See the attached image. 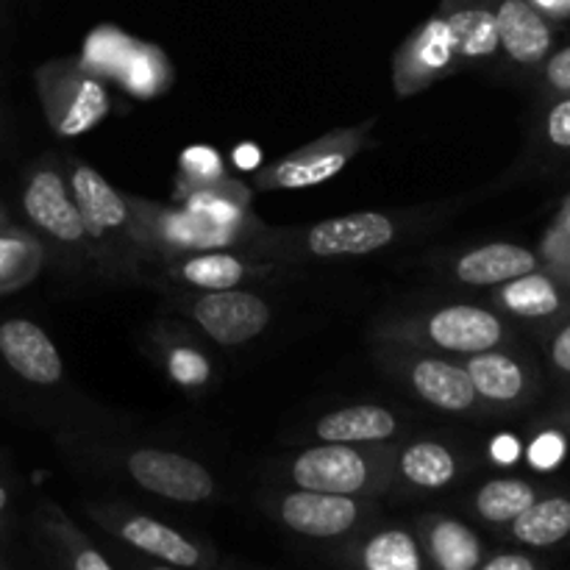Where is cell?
Segmentation results:
<instances>
[{
	"label": "cell",
	"mask_w": 570,
	"mask_h": 570,
	"mask_svg": "<svg viewBox=\"0 0 570 570\" xmlns=\"http://www.w3.org/2000/svg\"><path fill=\"white\" fill-rule=\"evenodd\" d=\"M128 473L134 482L148 493L161 499L181 501V504H200L215 493V479L200 462L176 451L139 449L128 454Z\"/></svg>",
	"instance_id": "6da1fadb"
},
{
	"label": "cell",
	"mask_w": 570,
	"mask_h": 570,
	"mask_svg": "<svg viewBox=\"0 0 570 570\" xmlns=\"http://www.w3.org/2000/svg\"><path fill=\"white\" fill-rule=\"evenodd\" d=\"M193 317L217 345H243L265 332L271 306L248 289L232 287L200 295L193 304Z\"/></svg>",
	"instance_id": "7a4b0ae2"
},
{
	"label": "cell",
	"mask_w": 570,
	"mask_h": 570,
	"mask_svg": "<svg viewBox=\"0 0 570 570\" xmlns=\"http://www.w3.org/2000/svg\"><path fill=\"white\" fill-rule=\"evenodd\" d=\"M289 476L298 490L356 495L371 484V460L354 445L323 443L295 456Z\"/></svg>",
	"instance_id": "3957f363"
},
{
	"label": "cell",
	"mask_w": 570,
	"mask_h": 570,
	"mask_svg": "<svg viewBox=\"0 0 570 570\" xmlns=\"http://www.w3.org/2000/svg\"><path fill=\"white\" fill-rule=\"evenodd\" d=\"M22 209H26L28 220L42 228L56 243L76 245L89 234L76 198L72 193H67L65 178L50 167H39L37 173H31L26 189H22Z\"/></svg>",
	"instance_id": "277c9868"
},
{
	"label": "cell",
	"mask_w": 570,
	"mask_h": 570,
	"mask_svg": "<svg viewBox=\"0 0 570 570\" xmlns=\"http://www.w3.org/2000/svg\"><path fill=\"white\" fill-rule=\"evenodd\" d=\"M395 239V223L379 212H360L323 220L306 232V248L321 259L362 256L387 248Z\"/></svg>",
	"instance_id": "5b68a950"
},
{
	"label": "cell",
	"mask_w": 570,
	"mask_h": 570,
	"mask_svg": "<svg viewBox=\"0 0 570 570\" xmlns=\"http://www.w3.org/2000/svg\"><path fill=\"white\" fill-rule=\"evenodd\" d=\"M0 356L17 376L39 387L61 382V373H65V362L53 340L45 334L42 326L26 317H11L0 323Z\"/></svg>",
	"instance_id": "8992f818"
},
{
	"label": "cell",
	"mask_w": 570,
	"mask_h": 570,
	"mask_svg": "<svg viewBox=\"0 0 570 570\" xmlns=\"http://www.w3.org/2000/svg\"><path fill=\"white\" fill-rule=\"evenodd\" d=\"M499 28V48L521 67H538L554 48V28L549 17L529 0H499L493 9Z\"/></svg>",
	"instance_id": "52a82bcc"
},
{
	"label": "cell",
	"mask_w": 570,
	"mask_h": 570,
	"mask_svg": "<svg viewBox=\"0 0 570 570\" xmlns=\"http://www.w3.org/2000/svg\"><path fill=\"white\" fill-rule=\"evenodd\" d=\"M426 332L438 348L473 356L501 345V340H504V323H501V317L495 312L484 309V306L451 304L429 317Z\"/></svg>",
	"instance_id": "ba28073f"
},
{
	"label": "cell",
	"mask_w": 570,
	"mask_h": 570,
	"mask_svg": "<svg viewBox=\"0 0 570 570\" xmlns=\"http://www.w3.org/2000/svg\"><path fill=\"white\" fill-rule=\"evenodd\" d=\"M278 515H282L284 527L306 534V538H340L356 523L360 504L354 501V495L295 490L282 499Z\"/></svg>",
	"instance_id": "9c48e42d"
},
{
	"label": "cell",
	"mask_w": 570,
	"mask_h": 570,
	"mask_svg": "<svg viewBox=\"0 0 570 570\" xmlns=\"http://www.w3.org/2000/svg\"><path fill=\"white\" fill-rule=\"evenodd\" d=\"M540 259L534 250L512 243H490L482 248H473L456 262V278L473 287H493V284H507L512 278H521L534 273Z\"/></svg>",
	"instance_id": "30bf717a"
},
{
	"label": "cell",
	"mask_w": 570,
	"mask_h": 570,
	"mask_svg": "<svg viewBox=\"0 0 570 570\" xmlns=\"http://www.w3.org/2000/svg\"><path fill=\"white\" fill-rule=\"evenodd\" d=\"M410 382L426 404L443 412H468L479 399L465 367L434 356H423L410 367Z\"/></svg>",
	"instance_id": "8fae6325"
},
{
	"label": "cell",
	"mask_w": 570,
	"mask_h": 570,
	"mask_svg": "<svg viewBox=\"0 0 570 570\" xmlns=\"http://www.w3.org/2000/svg\"><path fill=\"white\" fill-rule=\"evenodd\" d=\"M70 184L78 212H81L83 223H87V232L111 234L128 226V217H131L128 215V204L98 170L78 165L72 170Z\"/></svg>",
	"instance_id": "7c38bea8"
},
{
	"label": "cell",
	"mask_w": 570,
	"mask_h": 570,
	"mask_svg": "<svg viewBox=\"0 0 570 570\" xmlns=\"http://www.w3.org/2000/svg\"><path fill=\"white\" fill-rule=\"evenodd\" d=\"M395 432H399V417L376 404L345 406V410L328 412L317 423V438L323 443H382V440L393 438Z\"/></svg>",
	"instance_id": "4fadbf2b"
},
{
	"label": "cell",
	"mask_w": 570,
	"mask_h": 570,
	"mask_svg": "<svg viewBox=\"0 0 570 570\" xmlns=\"http://www.w3.org/2000/svg\"><path fill=\"white\" fill-rule=\"evenodd\" d=\"M473 390L479 399L495 401V404H515L527 395L529 373L515 356L501 351H482L473 354L465 365Z\"/></svg>",
	"instance_id": "5bb4252c"
},
{
	"label": "cell",
	"mask_w": 570,
	"mask_h": 570,
	"mask_svg": "<svg viewBox=\"0 0 570 570\" xmlns=\"http://www.w3.org/2000/svg\"><path fill=\"white\" fill-rule=\"evenodd\" d=\"M445 37H449L451 56L456 59H488L499 50V28L495 14L488 6H462L443 20Z\"/></svg>",
	"instance_id": "9a60e30c"
},
{
	"label": "cell",
	"mask_w": 570,
	"mask_h": 570,
	"mask_svg": "<svg viewBox=\"0 0 570 570\" xmlns=\"http://www.w3.org/2000/svg\"><path fill=\"white\" fill-rule=\"evenodd\" d=\"M120 538L134 549L156 557V560L170 562L173 568H193L200 562V551L195 549V543H189L176 529L165 527L148 515L128 518L120 527Z\"/></svg>",
	"instance_id": "2e32d148"
},
{
	"label": "cell",
	"mask_w": 570,
	"mask_h": 570,
	"mask_svg": "<svg viewBox=\"0 0 570 570\" xmlns=\"http://www.w3.org/2000/svg\"><path fill=\"white\" fill-rule=\"evenodd\" d=\"M512 534L534 549H546V546L566 540L570 534V499L554 495V499L534 501L512 521Z\"/></svg>",
	"instance_id": "e0dca14e"
},
{
	"label": "cell",
	"mask_w": 570,
	"mask_h": 570,
	"mask_svg": "<svg viewBox=\"0 0 570 570\" xmlns=\"http://www.w3.org/2000/svg\"><path fill=\"white\" fill-rule=\"evenodd\" d=\"M501 304L518 317H529V321H540V317H551L566 306L562 301L560 287H557L554 278H549L546 273H527L521 278H512L507 282V287L501 289Z\"/></svg>",
	"instance_id": "ac0fdd59"
},
{
	"label": "cell",
	"mask_w": 570,
	"mask_h": 570,
	"mask_svg": "<svg viewBox=\"0 0 570 570\" xmlns=\"http://www.w3.org/2000/svg\"><path fill=\"white\" fill-rule=\"evenodd\" d=\"M399 465L406 482L423 490L449 488L456 479V456L443 443H434V440L406 445L401 451Z\"/></svg>",
	"instance_id": "d6986e66"
},
{
	"label": "cell",
	"mask_w": 570,
	"mask_h": 570,
	"mask_svg": "<svg viewBox=\"0 0 570 570\" xmlns=\"http://www.w3.org/2000/svg\"><path fill=\"white\" fill-rule=\"evenodd\" d=\"M432 557L440 570H476L482 562V543L460 521H438L429 534Z\"/></svg>",
	"instance_id": "ffe728a7"
},
{
	"label": "cell",
	"mask_w": 570,
	"mask_h": 570,
	"mask_svg": "<svg viewBox=\"0 0 570 570\" xmlns=\"http://www.w3.org/2000/svg\"><path fill=\"white\" fill-rule=\"evenodd\" d=\"M538 501V490L523 479H493L476 493V510L490 523H512Z\"/></svg>",
	"instance_id": "44dd1931"
},
{
	"label": "cell",
	"mask_w": 570,
	"mask_h": 570,
	"mask_svg": "<svg viewBox=\"0 0 570 570\" xmlns=\"http://www.w3.org/2000/svg\"><path fill=\"white\" fill-rule=\"evenodd\" d=\"M365 570H421V549L404 529H387L367 540L362 551Z\"/></svg>",
	"instance_id": "7402d4cb"
},
{
	"label": "cell",
	"mask_w": 570,
	"mask_h": 570,
	"mask_svg": "<svg viewBox=\"0 0 570 570\" xmlns=\"http://www.w3.org/2000/svg\"><path fill=\"white\" fill-rule=\"evenodd\" d=\"M181 278L193 287L206 289V293H217V289H232L243 284L245 265L243 259L232 254H198L189 256L181 265Z\"/></svg>",
	"instance_id": "603a6c76"
},
{
	"label": "cell",
	"mask_w": 570,
	"mask_h": 570,
	"mask_svg": "<svg viewBox=\"0 0 570 570\" xmlns=\"http://www.w3.org/2000/svg\"><path fill=\"white\" fill-rule=\"evenodd\" d=\"M348 159V150H323V154L309 156V159H293L287 161V165L278 167L276 184H282V187L287 189L315 187V184L328 181V178H334L337 173H343Z\"/></svg>",
	"instance_id": "cb8c5ba5"
},
{
	"label": "cell",
	"mask_w": 570,
	"mask_h": 570,
	"mask_svg": "<svg viewBox=\"0 0 570 570\" xmlns=\"http://www.w3.org/2000/svg\"><path fill=\"white\" fill-rule=\"evenodd\" d=\"M167 367H170L173 382L184 384V387H200L212 373L206 356L193 348H173Z\"/></svg>",
	"instance_id": "d4e9b609"
},
{
	"label": "cell",
	"mask_w": 570,
	"mask_h": 570,
	"mask_svg": "<svg viewBox=\"0 0 570 570\" xmlns=\"http://www.w3.org/2000/svg\"><path fill=\"white\" fill-rule=\"evenodd\" d=\"M543 131L551 148L570 150V95H562V98L551 106L549 115H546Z\"/></svg>",
	"instance_id": "484cf974"
},
{
	"label": "cell",
	"mask_w": 570,
	"mask_h": 570,
	"mask_svg": "<svg viewBox=\"0 0 570 570\" xmlns=\"http://www.w3.org/2000/svg\"><path fill=\"white\" fill-rule=\"evenodd\" d=\"M566 456V438L557 432H546L529 445V460H532L534 468L540 471H549V468H557Z\"/></svg>",
	"instance_id": "4316f807"
},
{
	"label": "cell",
	"mask_w": 570,
	"mask_h": 570,
	"mask_svg": "<svg viewBox=\"0 0 570 570\" xmlns=\"http://www.w3.org/2000/svg\"><path fill=\"white\" fill-rule=\"evenodd\" d=\"M543 76L554 92L570 95V45L549 53V59L543 61Z\"/></svg>",
	"instance_id": "83f0119b"
},
{
	"label": "cell",
	"mask_w": 570,
	"mask_h": 570,
	"mask_svg": "<svg viewBox=\"0 0 570 570\" xmlns=\"http://www.w3.org/2000/svg\"><path fill=\"white\" fill-rule=\"evenodd\" d=\"M549 356H551V365H554L557 371L570 376V321L554 334V340H551Z\"/></svg>",
	"instance_id": "f1b7e54d"
},
{
	"label": "cell",
	"mask_w": 570,
	"mask_h": 570,
	"mask_svg": "<svg viewBox=\"0 0 570 570\" xmlns=\"http://www.w3.org/2000/svg\"><path fill=\"white\" fill-rule=\"evenodd\" d=\"M482 570H538L534 562L523 554H501L493 557Z\"/></svg>",
	"instance_id": "f546056e"
},
{
	"label": "cell",
	"mask_w": 570,
	"mask_h": 570,
	"mask_svg": "<svg viewBox=\"0 0 570 570\" xmlns=\"http://www.w3.org/2000/svg\"><path fill=\"white\" fill-rule=\"evenodd\" d=\"M493 456L501 465H512L521 456V443L515 438H510V434H504V438H499L493 443Z\"/></svg>",
	"instance_id": "4dcf8cb0"
},
{
	"label": "cell",
	"mask_w": 570,
	"mask_h": 570,
	"mask_svg": "<svg viewBox=\"0 0 570 570\" xmlns=\"http://www.w3.org/2000/svg\"><path fill=\"white\" fill-rule=\"evenodd\" d=\"M72 570H115L106 562V557H100L98 551L83 549L76 554V562H72Z\"/></svg>",
	"instance_id": "1f68e13d"
},
{
	"label": "cell",
	"mask_w": 570,
	"mask_h": 570,
	"mask_svg": "<svg viewBox=\"0 0 570 570\" xmlns=\"http://www.w3.org/2000/svg\"><path fill=\"white\" fill-rule=\"evenodd\" d=\"M529 3L543 11L546 17H570V0H529Z\"/></svg>",
	"instance_id": "d6a6232c"
},
{
	"label": "cell",
	"mask_w": 570,
	"mask_h": 570,
	"mask_svg": "<svg viewBox=\"0 0 570 570\" xmlns=\"http://www.w3.org/2000/svg\"><path fill=\"white\" fill-rule=\"evenodd\" d=\"M234 159H237L239 167H254L256 161H259V156H256L254 148H237V154H234Z\"/></svg>",
	"instance_id": "836d02e7"
},
{
	"label": "cell",
	"mask_w": 570,
	"mask_h": 570,
	"mask_svg": "<svg viewBox=\"0 0 570 570\" xmlns=\"http://www.w3.org/2000/svg\"><path fill=\"white\" fill-rule=\"evenodd\" d=\"M6 507H9V490H6L3 484H0V515H3V512H6Z\"/></svg>",
	"instance_id": "e575fe53"
},
{
	"label": "cell",
	"mask_w": 570,
	"mask_h": 570,
	"mask_svg": "<svg viewBox=\"0 0 570 570\" xmlns=\"http://www.w3.org/2000/svg\"><path fill=\"white\" fill-rule=\"evenodd\" d=\"M154 570H173V568H154Z\"/></svg>",
	"instance_id": "d590c367"
},
{
	"label": "cell",
	"mask_w": 570,
	"mask_h": 570,
	"mask_svg": "<svg viewBox=\"0 0 570 570\" xmlns=\"http://www.w3.org/2000/svg\"><path fill=\"white\" fill-rule=\"evenodd\" d=\"M568 426H570V417H568Z\"/></svg>",
	"instance_id": "8d00e7d4"
}]
</instances>
